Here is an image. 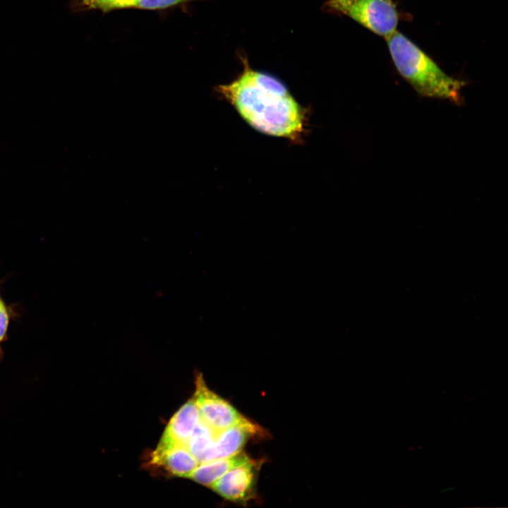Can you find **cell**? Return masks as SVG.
Returning a JSON list of instances; mask_svg holds the SVG:
<instances>
[{"instance_id":"cell-2","label":"cell","mask_w":508,"mask_h":508,"mask_svg":"<svg viewBox=\"0 0 508 508\" xmlns=\"http://www.w3.org/2000/svg\"><path fill=\"white\" fill-rule=\"evenodd\" d=\"M386 39L392 63L399 74L420 95L462 102V90L466 83L448 75L421 48L395 31Z\"/></svg>"},{"instance_id":"cell-6","label":"cell","mask_w":508,"mask_h":508,"mask_svg":"<svg viewBox=\"0 0 508 508\" xmlns=\"http://www.w3.org/2000/svg\"><path fill=\"white\" fill-rule=\"evenodd\" d=\"M200 420L193 398L184 404L171 417L157 446L169 447L186 444Z\"/></svg>"},{"instance_id":"cell-9","label":"cell","mask_w":508,"mask_h":508,"mask_svg":"<svg viewBox=\"0 0 508 508\" xmlns=\"http://www.w3.org/2000/svg\"><path fill=\"white\" fill-rule=\"evenodd\" d=\"M218 433L200 418L186 444L199 464L215 459L214 447Z\"/></svg>"},{"instance_id":"cell-14","label":"cell","mask_w":508,"mask_h":508,"mask_svg":"<svg viewBox=\"0 0 508 508\" xmlns=\"http://www.w3.org/2000/svg\"><path fill=\"white\" fill-rule=\"evenodd\" d=\"M92 0H70V4L75 11H86L88 4Z\"/></svg>"},{"instance_id":"cell-5","label":"cell","mask_w":508,"mask_h":508,"mask_svg":"<svg viewBox=\"0 0 508 508\" xmlns=\"http://www.w3.org/2000/svg\"><path fill=\"white\" fill-rule=\"evenodd\" d=\"M263 461L251 459L226 472L210 488L222 497L246 503L255 497L256 483Z\"/></svg>"},{"instance_id":"cell-11","label":"cell","mask_w":508,"mask_h":508,"mask_svg":"<svg viewBox=\"0 0 508 508\" xmlns=\"http://www.w3.org/2000/svg\"><path fill=\"white\" fill-rule=\"evenodd\" d=\"M192 0H133L131 8L157 10L172 7Z\"/></svg>"},{"instance_id":"cell-3","label":"cell","mask_w":508,"mask_h":508,"mask_svg":"<svg viewBox=\"0 0 508 508\" xmlns=\"http://www.w3.org/2000/svg\"><path fill=\"white\" fill-rule=\"evenodd\" d=\"M322 10L346 16L385 38L397 31L400 17L393 0H326Z\"/></svg>"},{"instance_id":"cell-7","label":"cell","mask_w":508,"mask_h":508,"mask_svg":"<svg viewBox=\"0 0 508 508\" xmlns=\"http://www.w3.org/2000/svg\"><path fill=\"white\" fill-rule=\"evenodd\" d=\"M152 462L164 467L170 473L188 478L198 466L197 459L186 446L159 447L153 452Z\"/></svg>"},{"instance_id":"cell-1","label":"cell","mask_w":508,"mask_h":508,"mask_svg":"<svg viewBox=\"0 0 508 508\" xmlns=\"http://www.w3.org/2000/svg\"><path fill=\"white\" fill-rule=\"evenodd\" d=\"M243 70L232 82L216 91L254 129L268 135L300 142L305 133L306 111L286 85L269 73L253 69L240 56Z\"/></svg>"},{"instance_id":"cell-15","label":"cell","mask_w":508,"mask_h":508,"mask_svg":"<svg viewBox=\"0 0 508 508\" xmlns=\"http://www.w3.org/2000/svg\"><path fill=\"white\" fill-rule=\"evenodd\" d=\"M3 303H4L3 301H2L1 299L0 298V306H1Z\"/></svg>"},{"instance_id":"cell-4","label":"cell","mask_w":508,"mask_h":508,"mask_svg":"<svg viewBox=\"0 0 508 508\" xmlns=\"http://www.w3.org/2000/svg\"><path fill=\"white\" fill-rule=\"evenodd\" d=\"M193 399L199 410L200 418L214 430L220 432L232 427H240L253 437L265 438L268 433L232 405L210 389L201 374L195 377Z\"/></svg>"},{"instance_id":"cell-10","label":"cell","mask_w":508,"mask_h":508,"mask_svg":"<svg viewBox=\"0 0 508 508\" xmlns=\"http://www.w3.org/2000/svg\"><path fill=\"white\" fill-rule=\"evenodd\" d=\"M250 437H253L252 435L240 427L219 432L214 447V458L229 457L240 452Z\"/></svg>"},{"instance_id":"cell-13","label":"cell","mask_w":508,"mask_h":508,"mask_svg":"<svg viewBox=\"0 0 508 508\" xmlns=\"http://www.w3.org/2000/svg\"><path fill=\"white\" fill-rule=\"evenodd\" d=\"M8 324V313L6 311V309L5 308L4 304L3 303L0 306V342L2 341Z\"/></svg>"},{"instance_id":"cell-8","label":"cell","mask_w":508,"mask_h":508,"mask_svg":"<svg viewBox=\"0 0 508 508\" xmlns=\"http://www.w3.org/2000/svg\"><path fill=\"white\" fill-rule=\"evenodd\" d=\"M250 459L247 454L241 451L229 457L215 459L201 463L188 476V478L210 487L229 470Z\"/></svg>"},{"instance_id":"cell-12","label":"cell","mask_w":508,"mask_h":508,"mask_svg":"<svg viewBox=\"0 0 508 508\" xmlns=\"http://www.w3.org/2000/svg\"><path fill=\"white\" fill-rule=\"evenodd\" d=\"M133 0H92L87 6L86 11L98 9L102 11H110L115 9L128 8L131 7Z\"/></svg>"}]
</instances>
